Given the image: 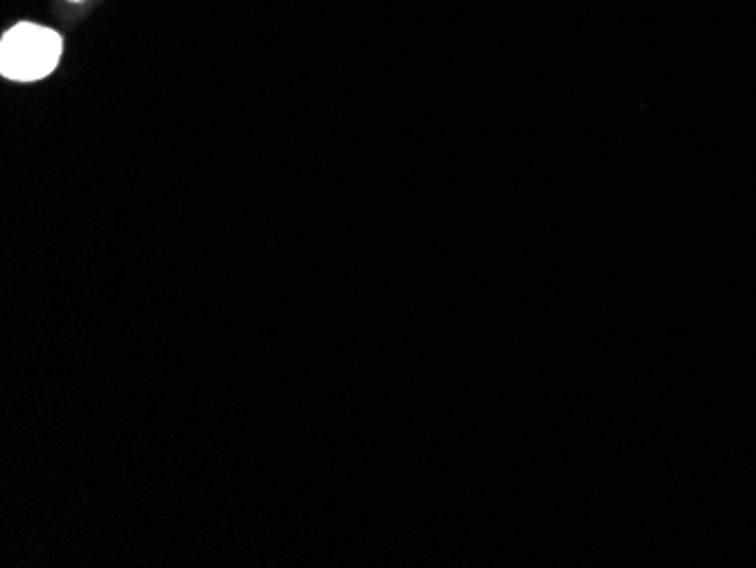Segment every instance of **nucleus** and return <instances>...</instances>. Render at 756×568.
<instances>
[{"mask_svg":"<svg viewBox=\"0 0 756 568\" xmlns=\"http://www.w3.org/2000/svg\"><path fill=\"white\" fill-rule=\"evenodd\" d=\"M64 37L48 25L21 21L0 41V73L14 82L44 80L59 66Z\"/></svg>","mask_w":756,"mask_h":568,"instance_id":"nucleus-1","label":"nucleus"},{"mask_svg":"<svg viewBox=\"0 0 756 568\" xmlns=\"http://www.w3.org/2000/svg\"><path fill=\"white\" fill-rule=\"evenodd\" d=\"M71 3H82V0H71Z\"/></svg>","mask_w":756,"mask_h":568,"instance_id":"nucleus-2","label":"nucleus"}]
</instances>
